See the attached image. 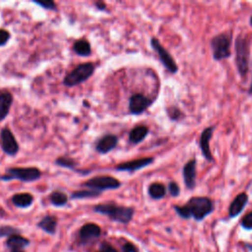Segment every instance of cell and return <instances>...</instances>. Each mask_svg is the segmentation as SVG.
Returning <instances> with one entry per match:
<instances>
[{
	"label": "cell",
	"mask_w": 252,
	"mask_h": 252,
	"mask_svg": "<svg viewBox=\"0 0 252 252\" xmlns=\"http://www.w3.org/2000/svg\"><path fill=\"white\" fill-rule=\"evenodd\" d=\"M248 93L251 95L252 94V82H251V84H250V87H249V91H248Z\"/></svg>",
	"instance_id": "36"
},
{
	"label": "cell",
	"mask_w": 252,
	"mask_h": 252,
	"mask_svg": "<svg viewBox=\"0 0 252 252\" xmlns=\"http://www.w3.org/2000/svg\"><path fill=\"white\" fill-rule=\"evenodd\" d=\"M149 128L145 125H137L129 133V142L132 144L141 143L148 135Z\"/></svg>",
	"instance_id": "18"
},
{
	"label": "cell",
	"mask_w": 252,
	"mask_h": 252,
	"mask_svg": "<svg viewBox=\"0 0 252 252\" xmlns=\"http://www.w3.org/2000/svg\"><path fill=\"white\" fill-rule=\"evenodd\" d=\"M0 145L2 151L8 156H15L20 150L19 144L9 128H3L0 132Z\"/></svg>",
	"instance_id": "9"
},
{
	"label": "cell",
	"mask_w": 252,
	"mask_h": 252,
	"mask_svg": "<svg viewBox=\"0 0 252 252\" xmlns=\"http://www.w3.org/2000/svg\"><path fill=\"white\" fill-rule=\"evenodd\" d=\"M123 252H138L136 246L133 243L127 242L124 246H123Z\"/></svg>",
	"instance_id": "34"
},
{
	"label": "cell",
	"mask_w": 252,
	"mask_h": 252,
	"mask_svg": "<svg viewBox=\"0 0 252 252\" xmlns=\"http://www.w3.org/2000/svg\"><path fill=\"white\" fill-rule=\"evenodd\" d=\"M16 232H18V230L15 229V228L12 227V226H7V225H5V226L0 227V235H1V236H4V235H13V234L16 233Z\"/></svg>",
	"instance_id": "32"
},
{
	"label": "cell",
	"mask_w": 252,
	"mask_h": 252,
	"mask_svg": "<svg viewBox=\"0 0 252 252\" xmlns=\"http://www.w3.org/2000/svg\"><path fill=\"white\" fill-rule=\"evenodd\" d=\"M96 213L108 216L114 222L121 224H128L134 215V209L131 207L119 206L114 203L99 204L94 207Z\"/></svg>",
	"instance_id": "2"
},
{
	"label": "cell",
	"mask_w": 252,
	"mask_h": 252,
	"mask_svg": "<svg viewBox=\"0 0 252 252\" xmlns=\"http://www.w3.org/2000/svg\"><path fill=\"white\" fill-rule=\"evenodd\" d=\"M42 171L38 168H9L6 170V174L0 176V179L9 181L18 179L23 182H33L40 179Z\"/></svg>",
	"instance_id": "6"
},
{
	"label": "cell",
	"mask_w": 252,
	"mask_h": 252,
	"mask_svg": "<svg viewBox=\"0 0 252 252\" xmlns=\"http://www.w3.org/2000/svg\"><path fill=\"white\" fill-rule=\"evenodd\" d=\"M174 210L183 219L201 221L213 212L214 204L208 197H192L184 206H174Z\"/></svg>",
	"instance_id": "1"
},
{
	"label": "cell",
	"mask_w": 252,
	"mask_h": 252,
	"mask_svg": "<svg viewBox=\"0 0 252 252\" xmlns=\"http://www.w3.org/2000/svg\"><path fill=\"white\" fill-rule=\"evenodd\" d=\"M214 130H215L214 126L207 127L203 130V132L201 134V137H200V148H201L202 154H203L204 158L209 162L213 161V155H212L211 150H210L209 142H210V140L213 136Z\"/></svg>",
	"instance_id": "14"
},
{
	"label": "cell",
	"mask_w": 252,
	"mask_h": 252,
	"mask_svg": "<svg viewBox=\"0 0 252 252\" xmlns=\"http://www.w3.org/2000/svg\"><path fill=\"white\" fill-rule=\"evenodd\" d=\"M118 143V138L113 134H107L103 136L96 144V150L100 154H108L112 151Z\"/></svg>",
	"instance_id": "13"
},
{
	"label": "cell",
	"mask_w": 252,
	"mask_h": 252,
	"mask_svg": "<svg viewBox=\"0 0 252 252\" xmlns=\"http://www.w3.org/2000/svg\"><path fill=\"white\" fill-rule=\"evenodd\" d=\"M148 193L151 196V198H153L155 200H159V199H162L166 196L167 189H166V186L164 184L159 183V182H155V183H152L149 186Z\"/></svg>",
	"instance_id": "23"
},
{
	"label": "cell",
	"mask_w": 252,
	"mask_h": 252,
	"mask_svg": "<svg viewBox=\"0 0 252 252\" xmlns=\"http://www.w3.org/2000/svg\"><path fill=\"white\" fill-rule=\"evenodd\" d=\"M39 226L48 233H55L57 226V219L54 216H47L39 223Z\"/></svg>",
	"instance_id": "22"
},
{
	"label": "cell",
	"mask_w": 252,
	"mask_h": 252,
	"mask_svg": "<svg viewBox=\"0 0 252 252\" xmlns=\"http://www.w3.org/2000/svg\"><path fill=\"white\" fill-rule=\"evenodd\" d=\"M152 100L142 94H134L129 99V112L134 115L143 113L151 105Z\"/></svg>",
	"instance_id": "10"
},
{
	"label": "cell",
	"mask_w": 252,
	"mask_h": 252,
	"mask_svg": "<svg viewBox=\"0 0 252 252\" xmlns=\"http://www.w3.org/2000/svg\"><path fill=\"white\" fill-rule=\"evenodd\" d=\"M101 235V227L96 224H86L79 231V238L81 242L87 243Z\"/></svg>",
	"instance_id": "15"
},
{
	"label": "cell",
	"mask_w": 252,
	"mask_h": 252,
	"mask_svg": "<svg viewBox=\"0 0 252 252\" xmlns=\"http://www.w3.org/2000/svg\"><path fill=\"white\" fill-rule=\"evenodd\" d=\"M232 42L231 33H223L215 36L211 40V49L215 60L220 61L228 58L231 55L230 47Z\"/></svg>",
	"instance_id": "4"
},
{
	"label": "cell",
	"mask_w": 252,
	"mask_h": 252,
	"mask_svg": "<svg viewBox=\"0 0 252 252\" xmlns=\"http://www.w3.org/2000/svg\"><path fill=\"white\" fill-rule=\"evenodd\" d=\"M37 5L48 9V10H53V11H56V5L52 0H46V1H34Z\"/></svg>",
	"instance_id": "27"
},
{
	"label": "cell",
	"mask_w": 252,
	"mask_h": 252,
	"mask_svg": "<svg viewBox=\"0 0 252 252\" xmlns=\"http://www.w3.org/2000/svg\"><path fill=\"white\" fill-rule=\"evenodd\" d=\"M247 202H248V195L246 193L243 192V193L238 194L229 206V209H228L229 217L233 218V217H236L237 215H239L242 212V210L244 209Z\"/></svg>",
	"instance_id": "16"
},
{
	"label": "cell",
	"mask_w": 252,
	"mask_h": 252,
	"mask_svg": "<svg viewBox=\"0 0 252 252\" xmlns=\"http://www.w3.org/2000/svg\"><path fill=\"white\" fill-rule=\"evenodd\" d=\"M56 164L58 167L66 168H69V169H75L76 167H77V163L72 158H69V157L57 158V160L56 161Z\"/></svg>",
	"instance_id": "26"
},
{
	"label": "cell",
	"mask_w": 252,
	"mask_h": 252,
	"mask_svg": "<svg viewBox=\"0 0 252 252\" xmlns=\"http://www.w3.org/2000/svg\"><path fill=\"white\" fill-rule=\"evenodd\" d=\"M154 162V158L148 157V158H141V159H136L132 161H128L122 164H119L115 167V169L118 171H129L133 172L136 170H139L141 168H144L151 165Z\"/></svg>",
	"instance_id": "11"
},
{
	"label": "cell",
	"mask_w": 252,
	"mask_h": 252,
	"mask_svg": "<svg viewBox=\"0 0 252 252\" xmlns=\"http://www.w3.org/2000/svg\"><path fill=\"white\" fill-rule=\"evenodd\" d=\"M12 202L16 207L28 208L34 202V196L30 193H18L12 196Z\"/></svg>",
	"instance_id": "19"
},
{
	"label": "cell",
	"mask_w": 252,
	"mask_h": 252,
	"mask_svg": "<svg viewBox=\"0 0 252 252\" xmlns=\"http://www.w3.org/2000/svg\"><path fill=\"white\" fill-rule=\"evenodd\" d=\"M151 46L153 48V50L157 53L161 62L163 63V65L172 74L176 73L178 70L177 64L175 62V60L171 57L170 54L161 45V43L159 42L158 39L156 38H152L151 40Z\"/></svg>",
	"instance_id": "8"
},
{
	"label": "cell",
	"mask_w": 252,
	"mask_h": 252,
	"mask_svg": "<svg viewBox=\"0 0 252 252\" xmlns=\"http://www.w3.org/2000/svg\"><path fill=\"white\" fill-rule=\"evenodd\" d=\"M85 187L89 189H93L99 192L110 190V189H117L121 186V182L112 176L110 175H102V176H95L83 184Z\"/></svg>",
	"instance_id": "7"
},
{
	"label": "cell",
	"mask_w": 252,
	"mask_h": 252,
	"mask_svg": "<svg viewBox=\"0 0 252 252\" xmlns=\"http://www.w3.org/2000/svg\"><path fill=\"white\" fill-rule=\"evenodd\" d=\"M74 52L80 56H89L92 53L90 43L85 39H80L73 45Z\"/></svg>",
	"instance_id": "21"
},
{
	"label": "cell",
	"mask_w": 252,
	"mask_h": 252,
	"mask_svg": "<svg viewBox=\"0 0 252 252\" xmlns=\"http://www.w3.org/2000/svg\"><path fill=\"white\" fill-rule=\"evenodd\" d=\"M96 6H97V8L100 9V10H106V8H107V5H106L105 3H102V2L96 3Z\"/></svg>",
	"instance_id": "35"
},
{
	"label": "cell",
	"mask_w": 252,
	"mask_h": 252,
	"mask_svg": "<svg viewBox=\"0 0 252 252\" xmlns=\"http://www.w3.org/2000/svg\"><path fill=\"white\" fill-rule=\"evenodd\" d=\"M235 63L238 73L242 78H245L249 70V42L246 36L239 35L235 41Z\"/></svg>",
	"instance_id": "3"
},
{
	"label": "cell",
	"mask_w": 252,
	"mask_h": 252,
	"mask_svg": "<svg viewBox=\"0 0 252 252\" xmlns=\"http://www.w3.org/2000/svg\"><path fill=\"white\" fill-rule=\"evenodd\" d=\"M249 23H250V25H251V27H252V16H251V18H250V20H249Z\"/></svg>",
	"instance_id": "37"
},
{
	"label": "cell",
	"mask_w": 252,
	"mask_h": 252,
	"mask_svg": "<svg viewBox=\"0 0 252 252\" xmlns=\"http://www.w3.org/2000/svg\"><path fill=\"white\" fill-rule=\"evenodd\" d=\"M10 33L6 30H3V29H0V47H3L5 46L8 41L10 40Z\"/></svg>",
	"instance_id": "29"
},
{
	"label": "cell",
	"mask_w": 252,
	"mask_h": 252,
	"mask_svg": "<svg viewBox=\"0 0 252 252\" xmlns=\"http://www.w3.org/2000/svg\"><path fill=\"white\" fill-rule=\"evenodd\" d=\"M13 252H21V251H13Z\"/></svg>",
	"instance_id": "38"
},
{
	"label": "cell",
	"mask_w": 252,
	"mask_h": 252,
	"mask_svg": "<svg viewBox=\"0 0 252 252\" xmlns=\"http://www.w3.org/2000/svg\"><path fill=\"white\" fill-rule=\"evenodd\" d=\"M241 224L246 229H252V212L248 213L241 221Z\"/></svg>",
	"instance_id": "31"
},
{
	"label": "cell",
	"mask_w": 252,
	"mask_h": 252,
	"mask_svg": "<svg viewBox=\"0 0 252 252\" xmlns=\"http://www.w3.org/2000/svg\"><path fill=\"white\" fill-rule=\"evenodd\" d=\"M196 166L197 162L193 159L187 162L183 167V179L188 189H193L196 186Z\"/></svg>",
	"instance_id": "12"
},
{
	"label": "cell",
	"mask_w": 252,
	"mask_h": 252,
	"mask_svg": "<svg viewBox=\"0 0 252 252\" xmlns=\"http://www.w3.org/2000/svg\"><path fill=\"white\" fill-rule=\"evenodd\" d=\"M168 191H169V193H170V195L172 197H176L180 193V188H179V186H178V184L176 182L170 181L168 183Z\"/></svg>",
	"instance_id": "30"
},
{
	"label": "cell",
	"mask_w": 252,
	"mask_h": 252,
	"mask_svg": "<svg viewBox=\"0 0 252 252\" xmlns=\"http://www.w3.org/2000/svg\"><path fill=\"white\" fill-rule=\"evenodd\" d=\"M168 114L170 119L172 120H177L182 116V112L175 107H171L168 109Z\"/></svg>",
	"instance_id": "28"
},
{
	"label": "cell",
	"mask_w": 252,
	"mask_h": 252,
	"mask_svg": "<svg viewBox=\"0 0 252 252\" xmlns=\"http://www.w3.org/2000/svg\"><path fill=\"white\" fill-rule=\"evenodd\" d=\"M99 252H117V250L108 242H103L100 246Z\"/></svg>",
	"instance_id": "33"
},
{
	"label": "cell",
	"mask_w": 252,
	"mask_h": 252,
	"mask_svg": "<svg viewBox=\"0 0 252 252\" xmlns=\"http://www.w3.org/2000/svg\"><path fill=\"white\" fill-rule=\"evenodd\" d=\"M50 199H51V202L53 203V205L57 206V207L64 206L68 201L67 195L61 191L53 192L50 196Z\"/></svg>",
	"instance_id": "25"
},
{
	"label": "cell",
	"mask_w": 252,
	"mask_h": 252,
	"mask_svg": "<svg viewBox=\"0 0 252 252\" xmlns=\"http://www.w3.org/2000/svg\"><path fill=\"white\" fill-rule=\"evenodd\" d=\"M95 69H96V66L92 62L82 63L65 76L63 80V84L66 87L78 86L86 82L94 74Z\"/></svg>",
	"instance_id": "5"
},
{
	"label": "cell",
	"mask_w": 252,
	"mask_h": 252,
	"mask_svg": "<svg viewBox=\"0 0 252 252\" xmlns=\"http://www.w3.org/2000/svg\"><path fill=\"white\" fill-rule=\"evenodd\" d=\"M102 192L93 189H83L75 191L71 194L72 199H86V198H96L101 195Z\"/></svg>",
	"instance_id": "24"
},
{
	"label": "cell",
	"mask_w": 252,
	"mask_h": 252,
	"mask_svg": "<svg viewBox=\"0 0 252 252\" xmlns=\"http://www.w3.org/2000/svg\"><path fill=\"white\" fill-rule=\"evenodd\" d=\"M13 103V96L9 92L0 93V121L4 120L9 114Z\"/></svg>",
	"instance_id": "17"
},
{
	"label": "cell",
	"mask_w": 252,
	"mask_h": 252,
	"mask_svg": "<svg viewBox=\"0 0 252 252\" xmlns=\"http://www.w3.org/2000/svg\"><path fill=\"white\" fill-rule=\"evenodd\" d=\"M29 240L19 234H13L9 237L7 240V245L13 250V251H20V249L24 248L25 246L29 245Z\"/></svg>",
	"instance_id": "20"
}]
</instances>
